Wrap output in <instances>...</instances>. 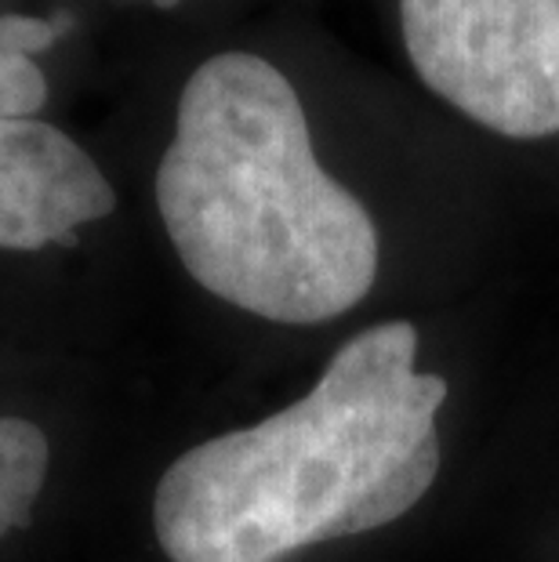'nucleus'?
<instances>
[{"label":"nucleus","instance_id":"obj_1","mask_svg":"<svg viewBox=\"0 0 559 562\" xmlns=\"http://www.w3.org/2000/svg\"><path fill=\"white\" fill-rule=\"evenodd\" d=\"M418 330L392 319L331 356L309 396L186 450L153 494L171 562H283L371 533L429 494L447 381L414 370Z\"/></svg>","mask_w":559,"mask_h":562},{"label":"nucleus","instance_id":"obj_2","mask_svg":"<svg viewBox=\"0 0 559 562\" xmlns=\"http://www.w3.org/2000/svg\"><path fill=\"white\" fill-rule=\"evenodd\" d=\"M157 211L189 277L269 323L338 319L378 277L371 214L320 167L294 83L247 52L186 80Z\"/></svg>","mask_w":559,"mask_h":562},{"label":"nucleus","instance_id":"obj_3","mask_svg":"<svg viewBox=\"0 0 559 562\" xmlns=\"http://www.w3.org/2000/svg\"><path fill=\"white\" fill-rule=\"evenodd\" d=\"M433 94L505 138L559 135V0H400Z\"/></svg>","mask_w":559,"mask_h":562},{"label":"nucleus","instance_id":"obj_4","mask_svg":"<svg viewBox=\"0 0 559 562\" xmlns=\"http://www.w3.org/2000/svg\"><path fill=\"white\" fill-rule=\"evenodd\" d=\"M116 193L66 131L0 121V250H44L110 218Z\"/></svg>","mask_w":559,"mask_h":562},{"label":"nucleus","instance_id":"obj_5","mask_svg":"<svg viewBox=\"0 0 559 562\" xmlns=\"http://www.w3.org/2000/svg\"><path fill=\"white\" fill-rule=\"evenodd\" d=\"M66 26V15H0V121H30L44 110L47 77L33 58L63 41Z\"/></svg>","mask_w":559,"mask_h":562},{"label":"nucleus","instance_id":"obj_6","mask_svg":"<svg viewBox=\"0 0 559 562\" xmlns=\"http://www.w3.org/2000/svg\"><path fill=\"white\" fill-rule=\"evenodd\" d=\"M52 472V439L30 417H0V541L33 516Z\"/></svg>","mask_w":559,"mask_h":562},{"label":"nucleus","instance_id":"obj_7","mask_svg":"<svg viewBox=\"0 0 559 562\" xmlns=\"http://www.w3.org/2000/svg\"><path fill=\"white\" fill-rule=\"evenodd\" d=\"M157 8H175V4H182V0H153Z\"/></svg>","mask_w":559,"mask_h":562}]
</instances>
